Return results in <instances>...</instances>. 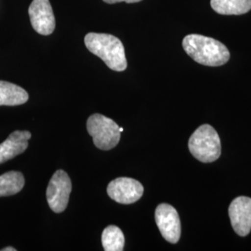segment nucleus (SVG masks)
Here are the masks:
<instances>
[{"label":"nucleus","mask_w":251,"mask_h":251,"mask_svg":"<svg viewBox=\"0 0 251 251\" xmlns=\"http://www.w3.org/2000/svg\"><path fill=\"white\" fill-rule=\"evenodd\" d=\"M182 47L195 62L206 66H221L230 59V52L225 45L208 36L188 35L183 38Z\"/></svg>","instance_id":"obj_1"},{"label":"nucleus","mask_w":251,"mask_h":251,"mask_svg":"<svg viewBox=\"0 0 251 251\" xmlns=\"http://www.w3.org/2000/svg\"><path fill=\"white\" fill-rule=\"evenodd\" d=\"M233 231L247 236L251 231V198L238 197L233 199L228 209Z\"/></svg>","instance_id":"obj_9"},{"label":"nucleus","mask_w":251,"mask_h":251,"mask_svg":"<svg viewBox=\"0 0 251 251\" xmlns=\"http://www.w3.org/2000/svg\"><path fill=\"white\" fill-rule=\"evenodd\" d=\"M84 41L90 52L100 58L110 69L117 72L125 71L127 63L120 39L108 34L89 33Z\"/></svg>","instance_id":"obj_2"},{"label":"nucleus","mask_w":251,"mask_h":251,"mask_svg":"<svg viewBox=\"0 0 251 251\" xmlns=\"http://www.w3.org/2000/svg\"><path fill=\"white\" fill-rule=\"evenodd\" d=\"M119 131H120V132L122 133V132L124 131V128H123V127H120V126H119Z\"/></svg>","instance_id":"obj_17"},{"label":"nucleus","mask_w":251,"mask_h":251,"mask_svg":"<svg viewBox=\"0 0 251 251\" xmlns=\"http://www.w3.org/2000/svg\"><path fill=\"white\" fill-rule=\"evenodd\" d=\"M71 191L72 182L67 173L61 170L56 171L47 188V200L51 210L56 213L64 211L68 205Z\"/></svg>","instance_id":"obj_5"},{"label":"nucleus","mask_w":251,"mask_h":251,"mask_svg":"<svg viewBox=\"0 0 251 251\" xmlns=\"http://www.w3.org/2000/svg\"><path fill=\"white\" fill-rule=\"evenodd\" d=\"M2 251H16L15 249H13V248H11V247H8V248H5V249H3V250H1Z\"/></svg>","instance_id":"obj_16"},{"label":"nucleus","mask_w":251,"mask_h":251,"mask_svg":"<svg viewBox=\"0 0 251 251\" xmlns=\"http://www.w3.org/2000/svg\"><path fill=\"white\" fill-rule=\"evenodd\" d=\"M31 137V133L26 130H16L9 135L6 141L0 144V164L10 160L25 152Z\"/></svg>","instance_id":"obj_10"},{"label":"nucleus","mask_w":251,"mask_h":251,"mask_svg":"<svg viewBox=\"0 0 251 251\" xmlns=\"http://www.w3.org/2000/svg\"><path fill=\"white\" fill-rule=\"evenodd\" d=\"M189 151L202 163H211L220 157L222 144L220 136L210 125L200 126L189 139Z\"/></svg>","instance_id":"obj_3"},{"label":"nucleus","mask_w":251,"mask_h":251,"mask_svg":"<svg viewBox=\"0 0 251 251\" xmlns=\"http://www.w3.org/2000/svg\"><path fill=\"white\" fill-rule=\"evenodd\" d=\"M105 3L108 4H116L119 2H126V3H137V2H141L142 0H103Z\"/></svg>","instance_id":"obj_15"},{"label":"nucleus","mask_w":251,"mask_h":251,"mask_svg":"<svg viewBox=\"0 0 251 251\" xmlns=\"http://www.w3.org/2000/svg\"><path fill=\"white\" fill-rule=\"evenodd\" d=\"M28 99V93L23 88L9 82L0 81V106L24 104Z\"/></svg>","instance_id":"obj_11"},{"label":"nucleus","mask_w":251,"mask_h":251,"mask_svg":"<svg viewBox=\"0 0 251 251\" xmlns=\"http://www.w3.org/2000/svg\"><path fill=\"white\" fill-rule=\"evenodd\" d=\"M101 243L105 251H122L124 250L125 236L120 228L110 225L102 232Z\"/></svg>","instance_id":"obj_14"},{"label":"nucleus","mask_w":251,"mask_h":251,"mask_svg":"<svg viewBox=\"0 0 251 251\" xmlns=\"http://www.w3.org/2000/svg\"><path fill=\"white\" fill-rule=\"evenodd\" d=\"M154 217L162 236L171 244L179 242L181 225L177 210L169 204H160L155 209Z\"/></svg>","instance_id":"obj_6"},{"label":"nucleus","mask_w":251,"mask_h":251,"mask_svg":"<svg viewBox=\"0 0 251 251\" xmlns=\"http://www.w3.org/2000/svg\"><path fill=\"white\" fill-rule=\"evenodd\" d=\"M107 194L117 203L128 205L141 199L144 195V186L140 181L131 178H117L108 184Z\"/></svg>","instance_id":"obj_7"},{"label":"nucleus","mask_w":251,"mask_h":251,"mask_svg":"<svg viewBox=\"0 0 251 251\" xmlns=\"http://www.w3.org/2000/svg\"><path fill=\"white\" fill-rule=\"evenodd\" d=\"M213 10L222 15H241L251 9V0H211Z\"/></svg>","instance_id":"obj_12"},{"label":"nucleus","mask_w":251,"mask_h":251,"mask_svg":"<svg viewBox=\"0 0 251 251\" xmlns=\"http://www.w3.org/2000/svg\"><path fill=\"white\" fill-rule=\"evenodd\" d=\"M31 25L42 36H49L55 29V17L50 0H33L28 9Z\"/></svg>","instance_id":"obj_8"},{"label":"nucleus","mask_w":251,"mask_h":251,"mask_svg":"<svg viewBox=\"0 0 251 251\" xmlns=\"http://www.w3.org/2000/svg\"><path fill=\"white\" fill-rule=\"evenodd\" d=\"M25 177L18 171H9L0 176V197L18 194L25 186Z\"/></svg>","instance_id":"obj_13"},{"label":"nucleus","mask_w":251,"mask_h":251,"mask_svg":"<svg viewBox=\"0 0 251 251\" xmlns=\"http://www.w3.org/2000/svg\"><path fill=\"white\" fill-rule=\"evenodd\" d=\"M89 134L93 144L100 150H110L116 147L121 137L119 126L112 119L100 114L90 116L87 122Z\"/></svg>","instance_id":"obj_4"}]
</instances>
